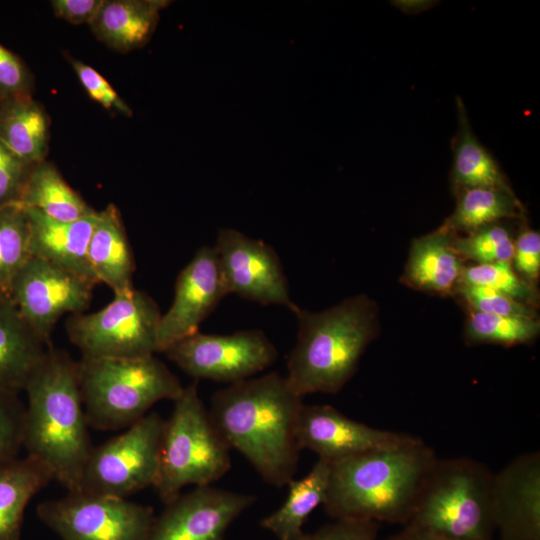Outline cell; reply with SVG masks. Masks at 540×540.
<instances>
[{
	"mask_svg": "<svg viewBox=\"0 0 540 540\" xmlns=\"http://www.w3.org/2000/svg\"><path fill=\"white\" fill-rule=\"evenodd\" d=\"M303 397L271 372L214 393L210 419L230 449L241 453L267 483L281 488L298 469L296 423Z\"/></svg>",
	"mask_w": 540,
	"mask_h": 540,
	"instance_id": "1",
	"label": "cell"
},
{
	"mask_svg": "<svg viewBox=\"0 0 540 540\" xmlns=\"http://www.w3.org/2000/svg\"><path fill=\"white\" fill-rule=\"evenodd\" d=\"M23 448L68 492H78L93 449L83 407L77 361L62 350L47 349L24 390Z\"/></svg>",
	"mask_w": 540,
	"mask_h": 540,
	"instance_id": "2",
	"label": "cell"
},
{
	"mask_svg": "<svg viewBox=\"0 0 540 540\" xmlns=\"http://www.w3.org/2000/svg\"><path fill=\"white\" fill-rule=\"evenodd\" d=\"M421 438L330 464L323 501L336 519L407 524L437 460Z\"/></svg>",
	"mask_w": 540,
	"mask_h": 540,
	"instance_id": "3",
	"label": "cell"
},
{
	"mask_svg": "<svg viewBox=\"0 0 540 540\" xmlns=\"http://www.w3.org/2000/svg\"><path fill=\"white\" fill-rule=\"evenodd\" d=\"M294 314L299 328L287 362L288 384L301 397L337 393L378 333L375 302L357 295L321 312L298 307Z\"/></svg>",
	"mask_w": 540,
	"mask_h": 540,
	"instance_id": "4",
	"label": "cell"
},
{
	"mask_svg": "<svg viewBox=\"0 0 540 540\" xmlns=\"http://www.w3.org/2000/svg\"><path fill=\"white\" fill-rule=\"evenodd\" d=\"M77 367L87 423L98 430L128 428L158 401H174L184 388L154 355L81 357Z\"/></svg>",
	"mask_w": 540,
	"mask_h": 540,
	"instance_id": "5",
	"label": "cell"
},
{
	"mask_svg": "<svg viewBox=\"0 0 540 540\" xmlns=\"http://www.w3.org/2000/svg\"><path fill=\"white\" fill-rule=\"evenodd\" d=\"M493 476L469 457L437 458L405 526L440 540H494Z\"/></svg>",
	"mask_w": 540,
	"mask_h": 540,
	"instance_id": "6",
	"label": "cell"
},
{
	"mask_svg": "<svg viewBox=\"0 0 540 540\" xmlns=\"http://www.w3.org/2000/svg\"><path fill=\"white\" fill-rule=\"evenodd\" d=\"M165 420L160 469L154 488L166 505L187 485L208 486L231 467L230 448L214 427L197 382L183 388Z\"/></svg>",
	"mask_w": 540,
	"mask_h": 540,
	"instance_id": "7",
	"label": "cell"
},
{
	"mask_svg": "<svg viewBox=\"0 0 540 540\" xmlns=\"http://www.w3.org/2000/svg\"><path fill=\"white\" fill-rule=\"evenodd\" d=\"M161 316L150 295L133 289L98 311L69 315L65 329L82 357L139 358L157 352Z\"/></svg>",
	"mask_w": 540,
	"mask_h": 540,
	"instance_id": "8",
	"label": "cell"
},
{
	"mask_svg": "<svg viewBox=\"0 0 540 540\" xmlns=\"http://www.w3.org/2000/svg\"><path fill=\"white\" fill-rule=\"evenodd\" d=\"M165 420L146 414L122 434L93 447L78 492L126 498L155 486Z\"/></svg>",
	"mask_w": 540,
	"mask_h": 540,
	"instance_id": "9",
	"label": "cell"
},
{
	"mask_svg": "<svg viewBox=\"0 0 540 540\" xmlns=\"http://www.w3.org/2000/svg\"><path fill=\"white\" fill-rule=\"evenodd\" d=\"M36 512L62 540H149L155 520L150 506L85 492L43 501Z\"/></svg>",
	"mask_w": 540,
	"mask_h": 540,
	"instance_id": "10",
	"label": "cell"
},
{
	"mask_svg": "<svg viewBox=\"0 0 540 540\" xmlns=\"http://www.w3.org/2000/svg\"><path fill=\"white\" fill-rule=\"evenodd\" d=\"M165 353L180 369L195 379L235 383L265 370L278 352L260 330H243L230 335L196 332Z\"/></svg>",
	"mask_w": 540,
	"mask_h": 540,
	"instance_id": "11",
	"label": "cell"
},
{
	"mask_svg": "<svg viewBox=\"0 0 540 540\" xmlns=\"http://www.w3.org/2000/svg\"><path fill=\"white\" fill-rule=\"evenodd\" d=\"M95 285L76 273L31 256L13 279L9 295L30 328L50 343L62 316L88 309Z\"/></svg>",
	"mask_w": 540,
	"mask_h": 540,
	"instance_id": "12",
	"label": "cell"
},
{
	"mask_svg": "<svg viewBox=\"0 0 540 540\" xmlns=\"http://www.w3.org/2000/svg\"><path fill=\"white\" fill-rule=\"evenodd\" d=\"M214 247L227 294L263 305H282L293 313L297 310L283 266L272 246L235 229L223 228Z\"/></svg>",
	"mask_w": 540,
	"mask_h": 540,
	"instance_id": "13",
	"label": "cell"
},
{
	"mask_svg": "<svg viewBox=\"0 0 540 540\" xmlns=\"http://www.w3.org/2000/svg\"><path fill=\"white\" fill-rule=\"evenodd\" d=\"M296 441L318 459L336 463L372 450L411 442L417 436L378 429L353 420L330 405L303 404L296 423Z\"/></svg>",
	"mask_w": 540,
	"mask_h": 540,
	"instance_id": "14",
	"label": "cell"
},
{
	"mask_svg": "<svg viewBox=\"0 0 540 540\" xmlns=\"http://www.w3.org/2000/svg\"><path fill=\"white\" fill-rule=\"evenodd\" d=\"M255 502L250 494L195 487L166 504L149 540H222L231 523Z\"/></svg>",
	"mask_w": 540,
	"mask_h": 540,
	"instance_id": "15",
	"label": "cell"
},
{
	"mask_svg": "<svg viewBox=\"0 0 540 540\" xmlns=\"http://www.w3.org/2000/svg\"><path fill=\"white\" fill-rule=\"evenodd\" d=\"M227 295L217 252L203 246L181 270L171 306L162 314L157 332V352L199 331L202 321Z\"/></svg>",
	"mask_w": 540,
	"mask_h": 540,
	"instance_id": "16",
	"label": "cell"
},
{
	"mask_svg": "<svg viewBox=\"0 0 540 540\" xmlns=\"http://www.w3.org/2000/svg\"><path fill=\"white\" fill-rule=\"evenodd\" d=\"M492 514L499 540H540V453L516 456L492 483Z\"/></svg>",
	"mask_w": 540,
	"mask_h": 540,
	"instance_id": "17",
	"label": "cell"
},
{
	"mask_svg": "<svg viewBox=\"0 0 540 540\" xmlns=\"http://www.w3.org/2000/svg\"><path fill=\"white\" fill-rule=\"evenodd\" d=\"M24 207V206H23ZM30 227L31 256L44 259L99 284L88 261V246L98 211L90 216L65 222L24 207Z\"/></svg>",
	"mask_w": 540,
	"mask_h": 540,
	"instance_id": "18",
	"label": "cell"
},
{
	"mask_svg": "<svg viewBox=\"0 0 540 540\" xmlns=\"http://www.w3.org/2000/svg\"><path fill=\"white\" fill-rule=\"evenodd\" d=\"M88 261L98 281L114 294L134 289L133 252L118 207L108 204L98 212L88 246Z\"/></svg>",
	"mask_w": 540,
	"mask_h": 540,
	"instance_id": "19",
	"label": "cell"
},
{
	"mask_svg": "<svg viewBox=\"0 0 540 540\" xmlns=\"http://www.w3.org/2000/svg\"><path fill=\"white\" fill-rule=\"evenodd\" d=\"M50 346L25 322L10 295L0 292V389L23 391Z\"/></svg>",
	"mask_w": 540,
	"mask_h": 540,
	"instance_id": "20",
	"label": "cell"
},
{
	"mask_svg": "<svg viewBox=\"0 0 540 540\" xmlns=\"http://www.w3.org/2000/svg\"><path fill=\"white\" fill-rule=\"evenodd\" d=\"M169 3L165 0H103L89 26L106 46L127 53L150 40L160 11Z\"/></svg>",
	"mask_w": 540,
	"mask_h": 540,
	"instance_id": "21",
	"label": "cell"
},
{
	"mask_svg": "<svg viewBox=\"0 0 540 540\" xmlns=\"http://www.w3.org/2000/svg\"><path fill=\"white\" fill-rule=\"evenodd\" d=\"M455 232L445 224L411 245L405 279L414 287L435 293H450L460 283L462 259L452 244Z\"/></svg>",
	"mask_w": 540,
	"mask_h": 540,
	"instance_id": "22",
	"label": "cell"
},
{
	"mask_svg": "<svg viewBox=\"0 0 540 540\" xmlns=\"http://www.w3.org/2000/svg\"><path fill=\"white\" fill-rule=\"evenodd\" d=\"M51 480L50 471L28 455L0 462V540H20L26 507Z\"/></svg>",
	"mask_w": 540,
	"mask_h": 540,
	"instance_id": "23",
	"label": "cell"
},
{
	"mask_svg": "<svg viewBox=\"0 0 540 540\" xmlns=\"http://www.w3.org/2000/svg\"><path fill=\"white\" fill-rule=\"evenodd\" d=\"M50 118L33 96L0 100V141L29 163L46 160Z\"/></svg>",
	"mask_w": 540,
	"mask_h": 540,
	"instance_id": "24",
	"label": "cell"
},
{
	"mask_svg": "<svg viewBox=\"0 0 540 540\" xmlns=\"http://www.w3.org/2000/svg\"><path fill=\"white\" fill-rule=\"evenodd\" d=\"M20 205L33 208L58 221H75L90 216L93 209L47 160L34 164L25 183Z\"/></svg>",
	"mask_w": 540,
	"mask_h": 540,
	"instance_id": "25",
	"label": "cell"
},
{
	"mask_svg": "<svg viewBox=\"0 0 540 540\" xmlns=\"http://www.w3.org/2000/svg\"><path fill=\"white\" fill-rule=\"evenodd\" d=\"M458 129L452 141L453 164L451 180L454 189L509 187L491 153L475 136L465 105L457 97Z\"/></svg>",
	"mask_w": 540,
	"mask_h": 540,
	"instance_id": "26",
	"label": "cell"
},
{
	"mask_svg": "<svg viewBox=\"0 0 540 540\" xmlns=\"http://www.w3.org/2000/svg\"><path fill=\"white\" fill-rule=\"evenodd\" d=\"M330 475V463L318 459L310 472L299 480H291L284 504L265 517L261 525L278 540H299L302 526L309 514L325 499Z\"/></svg>",
	"mask_w": 540,
	"mask_h": 540,
	"instance_id": "27",
	"label": "cell"
},
{
	"mask_svg": "<svg viewBox=\"0 0 540 540\" xmlns=\"http://www.w3.org/2000/svg\"><path fill=\"white\" fill-rule=\"evenodd\" d=\"M455 192V210L444 223L454 232L471 233L499 220L522 216L521 204L510 187L463 188Z\"/></svg>",
	"mask_w": 540,
	"mask_h": 540,
	"instance_id": "28",
	"label": "cell"
},
{
	"mask_svg": "<svg viewBox=\"0 0 540 540\" xmlns=\"http://www.w3.org/2000/svg\"><path fill=\"white\" fill-rule=\"evenodd\" d=\"M31 257L30 227L20 204L0 209V292L9 294L13 279Z\"/></svg>",
	"mask_w": 540,
	"mask_h": 540,
	"instance_id": "29",
	"label": "cell"
},
{
	"mask_svg": "<svg viewBox=\"0 0 540 540\" xmlns=\"http://www.w3.org/2000/svg\"><path fill=\"white\" fill-rule=\"evenodd\" d=\"M539 331L540 324L535 317L492 315L472 310L465 335L471 343L513 346L533 341Z\"/></svg>",
	"mask_w": 540,
	"mask_h": 540,
	"instance_id": "30",
	"label": "cell"
},
{
	"mask_svg": "<svg viewBox=\"0 0 540 540\" xmlns=\"http://www.w3.org/2000/svg\"><path fill=\"white\" fill-rule=\"evenodd\" d=\"M514 240L502 225L491 224L469 233L466 237H454L453 248L460 258L487 264L510 262L514 253Z\"/></svg>",
	"mask_w": 540,
	"mask_h": 540,
	"instance_id": "31",
	"label": "cell"
},
{
	"mask_svg": "<svg viewBox=\"0 0 540 540\" xmlns=\"http://www.w3.org/2000/svg\"><path fill=\"white\" fill-rule=\"evenodd\" d=\"M460 283L489 288L523 303L534 296L529 282L517 274L510 262L476 264L464 268Z\"/></svg>",
	"mask_w": 540,
	"mask_h": 540,
	"instance_id": "32",
	"label": "cell"
},
{
	"mask_svg": "<svg viewBox=\"0 0 540 540\" xmlns=\"http://www.w3.org/2000/svg\"><path fill=\"white\" fill-rule=\"evenodd\" d=\"M18 394L0 389V462L17 457L23 448L25 406Z\"/></svg>",
	"mask_w": 540,
	"mask_h": 540,
	"instance_id": "33",
	"label": "cell"
},
{
	"mask_svg": "<svg viewBox=\"0 0 540 540\" xmlns=\"http://www.w3.org/2000/svg\"><path fill=\"white\" fill-rule=\"evenodd\" d=\"M458 292L472 310L502 316L535 317L534 311L526 304L489 288L458 284Z\"/></svg>",
	"mask_w": 540,
	"mask_h": 540,
	"instance_id": "34",
	"label": "cell"
},
{
	"mask_svg": "<svg viewBox=\"0 0 540 540\" xmlns=\"http://www.w3.org/2000/svg\"><path fill=\"white\" fill-rule=\"evenodd\" d=\"M79 82L89 97L109 111H115L125 117L133 112L128 104L119 96L111 84L92 66L67 56Z\"/></svg>",
	"mask_w": 540,
	"mask_h": 540,
	"instance_id": "35",
	"label": "cell"
},
{
	"mask_svg": "<svg viewBox=\"0 0 540 540\" xmlns=\"http://www.w3.org/2000/svg\"><path fill=\"white\" fill-rule=\"evenodd\" d=\"M33 166L0 141V209L20 204Z\"/></svg>",
	"mask_w": 540,
	"mask_h": 540,
	"instance_id": "36",
	"label": "cell"
},
{
	"mask_svg": "<svg viewBox=\"0 0 540 540\" xmlns=\"http://www.w3.org/2000/svg\"><path fill=\"white\" fill-rule=\"evenodd\" d=\"M34 76L26 63L0 43V100L33 96Z\"/></svg>",
	"mask_w": 540,
	"mask_h": 540,
	"instance_id": "37",
	"label": "cell"
},
{
	"mask_svg": "<svg viewBox=\"0 0 540 540\" xmlns=\"http://www.w3.org/2000/svg\"><path fill=\"white\" fill-rule=\"evenodd\" d=\"M378 523L369 520L336 519L299 540H376Z\"/></svg>",
	"mask_w": 540,
	"mask_h": 540,
	"instance_id": "38",
	"label": "cell"
},
{
	"mask_svg": "<svg viewBox=\"0 0 540 540\" xmlns=\"http://www.w3.org/2000/svg\"><path fill=\"white\" fill-rule=\"evenodd\" d=\"M512 260L515 271L526 281H535L540 272V235L531 229H524L514 242Z\"/></svg>",
	"mask_w": 540,
	"mask_h": 540,
	"instance_id": "39",
	"label": "cell"
},
{
	"mask_svg": "<svg viewBox=\"0 0 540 540\" xmlns=\"http://www.w3.org/2000/svg\"><path fill=\"white\" fill-rule=\"evenodd\" d=\"M103 0H52L51 7L56 17L72 24H83L93 20Z\"/></svg>",
	"mask_w": 540,
	"mask_h": 540,
	"instance_id": "40",
	"label": "cell"
},
{
	"mask_svg": "<svg viewBox=\"0 0 540 540\" xmlns=\"http://www.w3.org/2000/svg\"><path fill=\"white\" fill-rule=\"evenodd\" d=\"M385 540H440V539H437L423 532H420V531H417V530H414L405 526V528L402 531L394 535H391Z\"/></svg>",
	"mask_w": 540,
	"mask_h": 540,
	"instance_id": "41",
	"label": "cell"
},
{
	"mask_svg": "<svg viewBox=\"0 0 540 540\" xmlns=\"http://www.w3.org/2000/svg\"><path fill=\"white\" fill-rule=\"evenodd\" d=\"M431 1H423V0H405V1H393V4L398 6L400 9L407 13H418L420 11H423L429 7L432 6Z\"/></svg>",
	"mask_w": 540,
	"mask_h": 540,
	"instance_id": "42",
	"label": "cell"
}]
</instances>
